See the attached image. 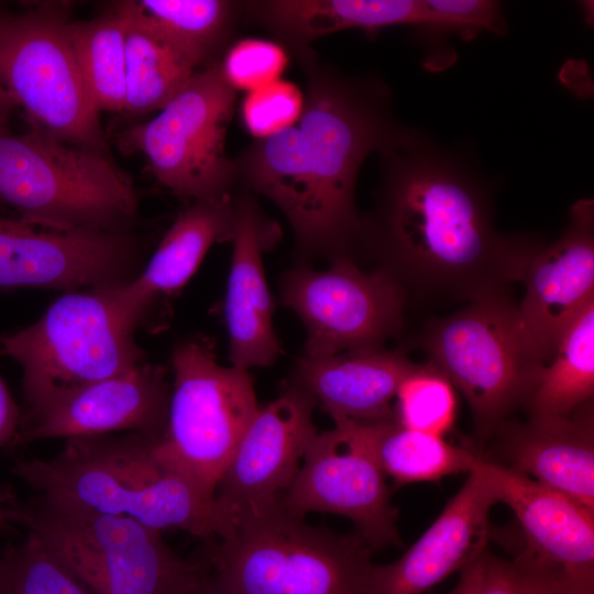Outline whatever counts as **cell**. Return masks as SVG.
Returning <instances> with one entry per match:
<instances>
[{"label": "cell", "instance_id": "4fadbf2b", "mask_svg": "<svg viewBox=\"0 0 594 594\" xmlns=\"http://www.w3.org/2000/svg\"><path fill=\"white\" fill-rule=\"evenodd\" d=\"M333 421L332 429L317 432L310 442L280 505L301 518L310 512L343 516L372 549L400 546L386 476L361 424Z\"/></svg>", "mask_w": 594, "mask_h": 594}, {"label": "cell", "instance_id": "cb8c5ba5", "mask_svg": "<svg viewBox=\"0 0 594 594\" xmlns=\"http://www.w3.org/2000/svg\"><path fill=\"white\" fill-rule=\"evenodd\" d=\"M298 53L320 36L391 25H419L421 0H260L243 1L242 16Z\"/></svg>", "mask_w": 594, "mask_h": 594}, {"label": "cell", "instance_id": "f546056e", "mask_svg": "<svg viewBox=\"0 0 594 594\" xmlns=\"http://www.w3.org/2000/svg\"><path fill=\"white\" fill-rule=\"evenodd\" d=\"M0 594H95L35 536L0 552Z\"/></svg>", "mask_w": 594, "mask_h": 594}, {"label": "cell", "instance_id": "ac0fdd59", "mask_svg": "<svg viewBox=\"0 0 594 594\" xmlns=\"http://www.w3.org/2000/svg\"><path fill=\"white\" fill-rule=\"evenodd\" d=\"M496 503L476 462L463 486L399 559L373 564L367 594H422L462 570L486 549L488 514Z\"/></svg>", "mask_w": 594, "mask_h": 594}, {"label": "cell", "instance_id": "5b68a950", "mask_svg": "<svg viewBox=\"0 0 594 594\" xmlns=\"http://www.w3.org/2000/svg\"><path fill=\"white\" fill-rule=\"evenodd\" d=\"M0 204L31 226L62 232L131 233L139 197L110 154L32 128L0 129Z\"/></svg>", "mask_w": 594, "mask_h": 594}, {"label": "cell", "instance_id": "74e56055", "mask_svg": "<svg viewBox=\"0 0 594 594\" xmlns=\"http://www.w3.org/2000/svg\"><path fill=\"white\" fill-rule=\"evenodd\" d=\"M480 556L461 570L458 584L447 594H475L480 578Z\"/></svg>", "mask_w": 594, "mask_h": 594}, {"label": "cell", "instance_id": "e575fe53", "mask_svg": "<svg viewBox=\"0 0 594 594\" xmlns=\"http://www.w3.org/2000/svg\"><path fill=\"white\" fill-rule=\"evenodd\" d=\"M302 105L298 87L278 79L246 96L242 105L243 121L256 140L264 139L293 125Z\"/></svg>", "mask_w": 594, "mask_h": 594}, {"label": "cell", "instance_id": "6da1fadb", "mask_svg": "<svg viewBox=\"0 0 594 594\" xmlns=\"http://www.w3.org/2000/svg\"><path fill=\"white\" fill-rule=\"evenodd\" d=\"M378 153L381 182L359 252L377 260L407 304H468L522 280L544 243L496 230L492 188L473 166L403 125Z\"/></svg>", "mask_w": 594, "mask_h": 594}, {"label": "cell", "instance_id": "4316f807", "mask_svg": "<svg viewBox=\"0 0 594 594\" xmlns=\"http://www.w3.org/2000/svg\"><path fill=\"white\" fill-rule=\"evenodd\" d=\"M594 395V299L562 332L554 355L524 406L530 415H569Z\"/></svg>", "mask_w": 594, "mask_h": 594}, {"label": "cell", "instance_id": "9a60e30c", "mask_svg": "<svg viewBox=\"0 0 594 594\" xmlns=\"http://www.w3.org/2000/svg\"><path fill=\"white\" fill-rule=\"evenodd\" d=\"M312 399L287 384L258 408L242 435L215 493V518L277 504L317 435Z\"/></svg>", "mask_w": 594, "mask_h": 594}, {"label": "cell", "instance_id": "f35d334b", "mask_svg": "<svg viewBox=\"0 0 594 594\" xmlns=\"http://www.w3.org/2000/svg\"><path fill=\"white\" fill-rule=\"evenodd\" d=\"M15 108V102L0 79V129L7 127L8 120Z\"/></svg>", "mask_w": 594, "mask_h": 594}, {"label": "cell", "instance_id": "7a4b0ae2", "mask_svg": "<svg viewBox=\"0 0 594 594\" xmlns=\"http://www.w3.org/2000/svg\"><path fill=\"white\" fill-rule=\"evenodd\" d=\"M295 56L307 80L301 113L233 157L235 187L272 201L304 251L354 260L362 230L354 196L360 168L399 125L391 91L376 77L321 64L312 48Z\"/></svg>", "mask_w": 594, "mask_h": 594}, {"label": "cell", "instance_id": "1f68e13d", "mask_svg": "<svg viewBox=\"0 0 594 594\" xmlns=\"http://www.w3.org/2000/svg\"><path fill=\"white\" fill-rule=\"evenodd\" d=\"M594 578H576L520 551L508 561L490 553L480 556V578L475 594H571Z\"/></svg>", "mask_w": 594, "mask_h": 594}, {"label": "cell", "instance_id": "8d00e7d4", "mask_svg": "<svg viewBox=\"0 0 594 594\" xmlns=\"http://www.w3.org/2000/svg\"><path fill=\"white\" fill-rule=\"evenodd\" d=\"M205 564V563H204ZM185 594H238L222 579L205 569L195 584Z\"/></svg>", "mask_w": 594, "mask_h": 594}, {"label": "cell", "instance_id": "4dcf8cb0", "mask_svg": "<svg viewBox=\"0 0 594 594\" xmlns=\"http://www.w3.org/2000/svg\"><path fill=\"white\" fill-rule=\"evenodd\" d=\"M395 399L394 417L407 428L443 437L454 424V387L429 362L416 364L400 383Z\"/></svg>", "mask_w": 594, "mask_h": 594}, {"label": "cell", "instance_id": "d6a6232c", "mask_svg": "<svg viewBox=\"0 0 594 594\" xmlns=\"http://www.w3.org/2000/svg\"><path fill=\"white\" fill-rule=\"evenodd\" d=\"M422 19L418 26L428 32L459 33L464 40L486 30L497 35L507 31L501 3L491 0H421Z\"/></svg>", "mask_w": 594, "mask_h": 594}, {"label": "cell", "instance_id": "ab89813d", "mask_svg": "<svg viewBox=\"0 0 594 594\" xmlns=\"http://www.w3.org/2000/svg\"><path fill=\"white\" fill-rule=\"evenodd\" d=\"M13 525L8 520L3 508L0 505V535L8 534L13 530Z\"/></svg>", "mask_w": 594, "mask_h": 594}, {"label": "cell", "instance_id": "30bf717a", "mask_svg": "<svg viewBox=\"0 0 594 594\" xmlns=\"http://www.w3.org/2000/svg\"><path fill=\"white\" fill-rule=\"evenodd\" d=\"M167 426L157 454L215 497L242 435L258 410L246 370L218 363L208 340L175 348Z\"/></svg>", "mask_w": 594, "mask_h": 594}, {"label": "cell", "instance_id": "3957f363", "mask_svg": "<svg viewBox=\"0 0 594 594\" xmlns=\"http://www.w3.org/2000/svg\"><path fill=\"white\" fill-rule=\"evenodd\" d=\"M157 442L136 432L69 438L56 455L18 460L10 471L48 501L212 541L215 497L162 459Z\"/></svg>", "mask_w": 594, "mask_h": 594}, {"label": "cell", "instance_id": "2e32d148", "mask_svg": "<svg viewBox=\"0 0 594 594\" xmlns=\"http://www.w3.org/2000/svg\"><path fill=\"white\" fill-rule=\"evenodd\" d=\"M170 389L164 367L142 362L67 396L20 427L11 444L121 430L161 441L167 426Z\"/></svg>", "mask_w": 594, "mask_h": 594}, {"label": "cell", "instance_id": "f1b7e54d", "mask_svg": "<svg viewBox=\"0 0 594 594\" xmlns=\"http://www.w3.org/2000/svg\"><path fill=\"white\" fill-rule=\"evenodd\" d=\"M68 36L88 95L98 112H121L125 106V26L114 13L89 21H69Z\"/></svg>", "mask_w": 594, "mask_h": 594}, {"label": "cell", "instance_id": "8fae6325", "mask_svg": "<svg viewBox=\"0 0 594 594\" xmlns=\"http://www.w3.org/2000/svg\"><path fill=\"white\" fill-rule=\"evenodd\" d=\"M235 101L237 90L215 61L196 70L153 119L123 131L119 145L141 152L156 180L180 198L231 194L235 167L226 140Z\"/></svg>", "mask_w": 594, "mask_h": 594}, {"label": "cell", "instance_id": "d4e9b609", "mask_svg": "<svg viewBox=\"0 0 594 594\" xmlns=\"http://www.w3.org/2000/svg\"><path fill=\"white\" fill-rule=\"evenodd\" d=\"M125 26L124 111H160L196 72L195 64L139 11L134 1L116 7Z\"/></svg>", "mask_w": 594, "mask_h": 594}, {"label": "cell", "instance_id": "277c9868", "mask_svg": "<svg viewBox=\"0 0 594 594\" xmlns=\"http://www.w3.org/2000/svg\"><path fill=\"white\" fill-rule=\"evenodd\" d=\"M207 568L238 594H367L372 548L287 512L280 501L217 519Z\"/></svg>", "mask_w": 594, "mask_h": 594}, {"label": "cell", "instance_id": "ba28073f", "mask_svg": "<svg viewBox=\"0 0 594 594\" xmlns=\"http://www.w3.org/2000/svg\"><path fill=\"white\" fill-rule=\"evenodd\" d=\"M133 332L98 288L67 292L34 323L0 336V355L22 371L19 428L73 393L144 362Z\"/></svg>", "mask_w": 594, "mask_h": 594}, {"label": "cell", "instance_id": "44dd1931", "mask_svg": "<svg viewBox=\"0 0 594 594\" xmlns=\"http://www.w3.org/2000/svg\"><path fill=\"white\" fill-rule=\"evenodd\" d=\"M477 466L497 502L509 506L518 519L526 552L572 576L594 578V512L484 457Z\"/></svg>", "mask_w": 594, "mask_h": 594}, {"label": "cell", "instance_id": "60d3db41", "mask_svg": "<svg viewBox=\"0 0 594 594\" xmlns=\"http://www.w3.org/2000/svg\"><path fill=\"white\" fill-rule=\"evenodd\" d=\"M571 594H594V582L579 585Z\"/></svg>", "mask_w": 594, "mask_h": 594}, {"label": "cell", "instance_id": "836d02e7", "mask_svg": "<svg viewBox=\"0 0 594 594\" xmlns=\"http://www.w3.org/2000/svg\"><path fill=\"white\" fill-rule=\"evenodd\" d=\"M220 63L224 78L235 90L251 92L279 79L287 55L277 43L243 38L228 48Z\"/></svg>", "mask_w": 594, "mask_h": 594}, {"label": "cell", "instance_id": "5bb4252c", "mask_svg": "<svg viewBox=\"0 0 594 594\" xmlns=\"http://www.w3.org/2000/svg\"><path fill=\"white\" fill-rule=\"evenodd\" d=\"M140 261L131 233L38 230L0 217L1 288H111L134 278Z\"/></svg>", "mask_w": 594, "mask_h": 594}, {"label": "cell", "instance_id": "d590c367", "mask_svg": "<svg viewBox=\"0 0 594 594\" xmlns=\"http://www.w3.org/2000/svg\"><path fill=\"white\" fill-rule=\"evenodd\" d=\"M21 410L0 376V448L11 444L19 429Z\"/></svg>", "mask_w": 594, "mask_h": 594}, {"label": "cell", "instance_id": "8992f818", "mask_svg": "<svg viewBox=\"0 0 594 594\" xmlns=\"http://www.w3.org/2000/svg\"><path fill=\"white\" fill-rule=\"evenodd\" d=\"M12 525L45 544L95 594H185L205 569L172 551L161 532L122 516L99 514L0 491Z\"/></svg>", "mask_w": 594, "mask_h": 594}, {"label": "cell", "instance_id": "603a6c76", "mask_svg": "<svg viewBox=\"0 0 594 594\" xmlns=\"http://www.w3.org/2000/svg\"><path fill=\"white\" fill-rule=\"evenodd\" d=\"M415 366L402 350L302 355L289 384L307 394L332 419L376 421L393 414L397 389Z\"/></svg>", "mask_w": 594, "mask_h": 594}, {"label": "cell", "instance_id": "7c38bea8", "mask_svg": "<svg viewBox=\"0 0 594 594\" xmlns=\"http://www.w3.org/2000/svg\"><path fill=\"white\" fill-rule=\"evenodd\" d=\"M282 300L302 322V355L310 358L384 349L402 331L407 305L388 273H365L342 256L323 271H289L282 282Z\"/></svg>", "mask_w": 594, "mask_h": 594}, {"label": "cell", "instance_id": "83f0119b", "mask_svg": "<svg viewBox=\"0 0 594 594\" xmlns=\"http://www.w3.org/2000/svg\"><path fill=\"white\" fill-rule=\"evenodd\" d=\"M143 16L196 67L219 61L242 16L243 1L140 0Z\"/></svg>", "mask_w": 594, "mask_h": 594}, {"label": "cell", "instance_id": "9c48e42d", "mask_svg": "<svg viewBox=\"0 0 594 594\" xmlns=\"http://www.w3.org/2000/svg\"><path fill=\"white\" fill-rule=\"evenodd\" d=\"M66 2L0 10V79L32 128L67 145L109 154L68 36Z\"/></svg>", "mask_w": 594, "mask_h": 594}, {"label": "cell", "instance_id": "7402d4cb", "mask_svg": "<svg viewBox=\"0 0 594 594\" xmlns=\"http://www.w3.org/2000/svg\"><path fill=\"white\" fill-rule=\"evenodd\" d=\"M233 231L232 194L193 201L176 217L142 272L124 284L103 288L122 323L134 331L152 305L179 292L209 249L231 241Z\"/></svg>", "mask_w": 594, "mask_h": 594}, {"label": "cell", "instance_id": "484cf974", "mask_svg": "<svg viewBox=\"0 0 594 594\" xmlns=\"http://www.w3.org/2000/svg\"><path fill=\"white\" fill-rule=\"evenodd\" d=\"M359 422L385 476L398 485L469 473L482 455L473 448L454 446L442 436L407 428L394 414L381 420Z\"/></svg>", "mask_w": 594, "mask_h": 594}, {"label": "cell", "instance_id": "d6986e66", "mask_svg": "<svg viewBox=\"0 0 594 594\" xmlns=\"http://www.w3.org/2000/svg\"><path fill=\"white\" fill-rule=\"evenodd\" d=\"M255 197L242 189L233 195V250L224 301L230 361L246 371L271 365L280 350L262 261L278 228L263 215Z\"/></svg>", "mask_w": 594, "mask_h": 594}, {"label": "cell", "instance_id": "e0dca14e", "mask_svg": "<svg viewBox=\"0 0 594 594\" xmlns=\"http://www.w3.org/2000/svg\"><path fill=\"white\" fill-rule=\"evenodd\" d=\"M522 282L519 316L537 355L547 365L566 326L594 299L593 199H580L571 207L563 234L537 251Z\"/></svg>", "mask_w": 594, "mask_h": 594}, {"label": "cell", "instance_id": "ffe728a7", "mask_svg": "<svg viewBox=\"0 0 594 594\" xmlns=\"http://www.w3.org/2000/svg\"><path fill=\"white\" fill-rule=\"evenodd\" d=\"M498 452L524 474L594 512L593 399L569 415H530L497 428ZM499 464V463H498Z\"/></svg>", "mask_w": 594, "mask_h": 594}, {"label": "cell", "instance_id": "52a82bcc", "mask_svg": "<svg viewBox=\"0 0 594 594\" xmlns=\"http://www.w3.org/2000/svg\"><path fill=\"white\" fill-rule=\"evenodd\" d=\"M417 345L464 396L481 453L502 422L534 394L543 367L509 293L430 319Z\"/></svg>", "mask_w": 594, "mask_h": 594}]
</instances>
